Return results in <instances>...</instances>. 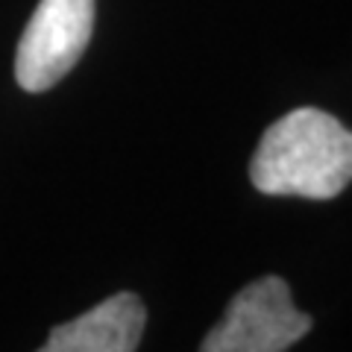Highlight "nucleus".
Masks as SVG:
<instances>
[{
  "label": "nucleus",
  "instance_id": "nucleus-1",
  "mask_svg": "<svg viewBox=\"0 0 352 352\" xmlns=\"http://www.w3.org/2000/svg\"><path fill=\"white\" fill-rule=\"evenodd\" d=\"M250 179L270 197L332 200L352 182V132L320 109H294L264 129Z\"/></svg>",
  "mask_w": 352,
  "mask_h": 352
},
{
  "label": "nucleus",
  "instance_id": "nucleus-2",
  "mask_svg": "<svg viewBox=\"0 0 352 352\" xmlns=\"http://www.w3.org/2000/svg\"><path fill=\"white\" fill-rule=\"evenodd\" d=\"M311 332V317L291 302L288 282L264 276L250 282L229 302L203 340V352H282Z\"/></svg>",
  "mask_w": 352,
  "mask_h": 352
},
{
  "label": "nucleus",
  "instance_id": "nucleus-3",
  "mask_svg": "<svg viewBox=\"0 0 352 352\" xmlns=\"http://www.w3.org/2000/svg\"><path fill=\"white\" fill-rule=\"evenodd\" d=\"M94 0H41L18 41L15 80L24 91H47L88 47Z\"/></svg>",
  "mask_w": 352,
  "mask_h": 352
},
{
  "label": "nucleus",
  "instance_id": "nucleus-4",
  "mask_svg": "<svg viewBox=\"0 0 352 352\" xmlns=\"http://www.w3.org/2000/svg\"><path fill=\"white\" fill-rule=\"evenodd\" d=\"M147 326V308L135 294H115L91 311L50 332L44 352H132Z\"/></svg>",
  "mask_w": 352,
  "mask_h": 352
}]
</instances>
